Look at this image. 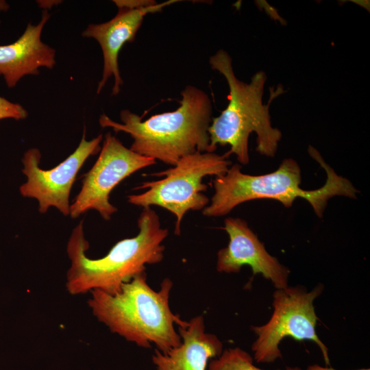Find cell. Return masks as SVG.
<instances>
[{"label": "cell", "instance_id": "cell-4", "mask_svg": "<svg viewBox=\"0 0 370 370\" xmlns=\"http://www.w3.org/2000/svg\"><path fill=\"white\" fill-rule=\"evenodd\" d=\"M308 153L326 172L325 183L321 188L312 190L300 188L301 169L292 158L284 159L276 171L259 175L245 174L238 164H234L213 180L214 193L202 214L208 217L224 216L239 204L257 199H275L290 208L297 198L301 197L321 218L331 197L356 198L358 190L349 180L338 175L316 149L310 146Z\"/></svg>", "mask_w": 370, "mask_h": 370}, {"label": "cell", "instance_id": "cell-3", "mask_svg": "<svg viewBox=\"0 0 370 370\" xmlns=\"http://www.w3.org/2000/svg\"><path fill=\"white\" fill-rule=\"evenodd\" d=\"M173 282L165 278L158 291L151 288L143 272L124 283L120 291L109 294L91 291L88 306L97 319L109 330L143 347L153 343L162 354L182 344L174 325H183L169 306Z\"/></svg>", "mask_w": 370, "mask_h": 370}, {"label": "cell", "instance_id": "cell-12", "mask_svg": "<svg viewBox=\"0 0 370 370\" xmlns=\"http://www.w3.org/2000/svg\"><path fill=\"white\" fill-rule=\"evenodd\" d=\"M49 17L44 10L37 25L29 23L14 42L0 45V75L8 87H14L25 75H38L40 67L51 69L56 64L55 49L41 40L42 29Z\"/></svg>", "mask_w": 370, "mask_h": 370}, {"label": "cell", "instance_id": "cell-14", "mask_svg": "<svg viewBox=\"0 0 370 370\" xmlns=\"http://www.w3.org/2000/svg\"><path fill=\"white\" fill-rule=\"evenodd\" d=\"M209 370H264L254 365L251 355L239 347L223 350L218 358L212 360ZM284 370H301L299 367H287Z\"/></svg>", "mask_w": 370, "mask_h": 370}, {"label": "cell", "instance_id": "cell-2", "mask_svg": "<svg viewBox=\"0 0 370 370\" xmlns=\"http://www.w3.org/2000/svg\"><path fill=\"white\" fill-rule=\"evenodd\" d=\"M178 108L154 114L145 121L128 110L120 113L121 123L105 114L99 122L102 127L130 135V149L141 156L174 166L182 157L195 152H210L208 128L212 108L208 95L194 86L181 92Z\"/></svg>", "mask_w": 370, "mask_h": 370}, {"label": "cell", "instance_id": "cell-17", "mask_svg": "<svg viewBox=\"0 0 370 370\" xmlns=\"http://www.w3.org/2000/svg\"><path fill=\"white\" fill-rule=\"evenodd\" d=\"M307 370H336L330 367H322L319 365H312L308 367ZM358 370H370L369 369H360Z\"/></svg>", "mask_w": 370, "mask_h": 370}, {"label": "cell", "instance_id": "cell-16", "mask_svg": "<svg viewBox=\"0 0 370 370\" xmlns=\"http://www.w3.org/2000/svg\"><path fill=\"white\" fill-rule=\"evenodd\" d=\"M113 2L117 8L125 7L128 8H138L156 3L151 0H114Z\"/></svg>", "mask_w": 370, "mask_h": 370}, {"label": "cell", "instance_id": "cell-1", "mask_svg": "<svg viewBox=\"0 0 370 370\" xmlns=\"http://www.w3.org/2000/svg\"><path fill=\"white\" fill-rule=\"evenodd\" d=\"M139 232L132 238L117 242L103 257L89 258V247L83 221L73 229L67 244L71 267L66 287L73 295L95 289L109 294L118 293L121 286L145 272V265L160 262L164 258L162 242L169 234L162 228L158 215L150 207L144 208L138 219Z\"/></svg>", "mask_w": 370, "mask_h": 370}, {"label": "cell", "instance_id": "cell-6", "mask_svg": "<svg viewBox=\"0 0 370 370\" xmlns=\"http://www.w3.org/2000/svg\"><path fill=\"white\" fill-rule=\"evenodd\" d=\"M225 155L214 152H195L182 157L171 168L150 175L164 176L158 180L145 182L136 189H147L138 195L127 196L129 203L143 208L158 206L176 217L174 232L181 233V222L189 210H201L210 203L202 192L208 186L203 183L207 175L225 174L231 162Z\"/></svg>", "mask_w": 370, "mask_h": 370}, {"label": "cell", "instance_id": "cell-5", "mask_svg": "<svg viewBox=\"0 0 370 370\" xmlns=\"http://www.w3.org/2000/svg\"><path fill=\"white\" fill-rule=\"evenodd\" d=\"M213 70L219 71L225 78L230 93L226 108L219 116L212 119L208 128L210 152H214L217 145H229L230 149L225 155L235 154L243 164L249 162L248 140L251 133L257 136L256 151L261 155L273 157L278 149L282 133L271 125L269 114L270 104L284 92L279 85L271 90L269 102L264 104L262 96L267 75L263 71L256 73L249 83L238 79L234 74L230 56L223 49L210 58Z\"/></svg>", "mask_w": 370, "mask_h": 370}, {"label": "cell", "instance_id": "cell-7", "mask_svg": "<svg viewBox=\"0 0 370 370\" xmlns=\"http://www.w3.org/2000/svg\"><path fill=\"white\" fill-rule=\"evenodd\" d=\"M317 285L308 292L302 286L278 288L273 294V313L260 326H252L257 338L251 345L254 358L258 363H271L282 357L279 345L291 336L296 341H313L319 347L326 365H330L328 349L316 332L317 316L314 301L323 292Z\"/></svg>", "mask_w": 370, "mask_h": 370}, {"label": "cell", "instance_id": "cell-11", "mask_svg": "<svg viewBox=\"0 0 370 370\" xmlns=\"http://www.w3.org/2000/svg\"><path fill=\"white\" fill-rule=\"evenodd\" d=\"M177 1L169 0L138 8H118L117 14L110 21L100 24H90L87 27L82 36L95 39L100 45L103 57V73L97 89V94L112 76L114 79L112 95L115 96L119 93L123 84L118 63L121 49L126 42L135 40L147 14L160 12L164 7Z\"/></svg>", "mask_w": 370, "mask_h": 370}, {"label": "cell", "instance_id": "cell-9", "mask_svg": "<svg viewBox=\"0 0 370 370\" xmlns=\"http://www.w3.org/2000/svg\"><path fill=\"white\" fill-rule=\"evenodd\" d=\"M102 140L103 135L99 134L87 140L84 129L82 140L74 152L49 170L39 167L41 158L39 149H28L22 160V172L27 180L19 188L21 195L37 199L40 213H45L53 206L64 215L70 214L69 196L76 175L87 158L101 150Z\"/></svg>", "mask_w": 370, "mask_h": 370}, {"label": "cell", "instance_id": "cell-10", "mask_svg": "<svg viewBox=\"0 0 370 370\" xmlns=\"http://www.w3.org/2000/svg\"><path fill=\"white\" fill-rule=\"evenodd\" d=\"M223 229L230 241L226 247L217 252L219 272L237 273L247 264L251 268L254 275L261 274L271 280L276 289L288 286L290 271L269 254L245 220L226 218Z\"/></svg>", "mask_w": 370, "mask_h": 370}, {"label": "cell", "instance_id": "cell-15", "mask_svg": "<svg viewBox=\"0 0 370 370\" xmlns=\"http://www.w3.org/2000/svg\"><path fill=\"white\" fill-rule=\"evenodd\" d=\"M27 114V111L21 105L11 102L0 96V120L5 119H25Z\"/></svg>", "mask_w": 370, "mask_h": 370}, {"label": "cell", "instance_id": "cell-18", "mask_svg": "<svg viewBox=\"0 0 370 370\" xmlns=\"http://www.w3.org/2000/svg\"><path fill=\"white\" fill-rule=\"evenodd\" d=\"M57 1H38V3L40 5V7L45 8L46 10L47 5H50L51 7L54 4H58Z\"/></svg>", "mask_w": 370, "mask_h": 370}, {"label": "cell", "instance_id": "cell-8", "mask_svg": "<svg viewBox=\"0 0 370 370\" xmlns=\"http://www.w3.org/2000/svg\"><path fill=\"white\" fill-rule=\"evenodd\" d=\"M156 163L154 159L127 148L108 132L97 160L84 175L81 190L70 206L71 217L75 219L90 210H95L103 219L110 220L117 210L110 203L111 191L136 171Z\"/></svg>", "mask_w": 370, "mask_h": 370}, {"label": "cell", "instance_id": "cell-19", "mask_svg": "<svg viewBox=\"0 0 370 370\" xmlns=\"http://www.w3.org/2000/svg\"><path fill=\"white\" fill-rule=\"evenodd\" d=\"M8 9V3L5 1L0 0V11H7Z\"/></svg>", "mask_w": 370, "mask_h": 370}, {"label": "cell", "instance_id": "cell-13", "mask_svg": "<svg viewBox=\"0 0 370 370\" xmlns=\"http://www.w3.org/2000/svg\"><path fill=\"white\" fill-rule=\"evenodd\" d=\"M182 344L166 354L156 349L152 361L158 370H206L210 358L219 356L223 343L205 331L202 315L178 325Z\"/></svg>", "mask_w": 370, "mask_h": 370}]
</instances>
